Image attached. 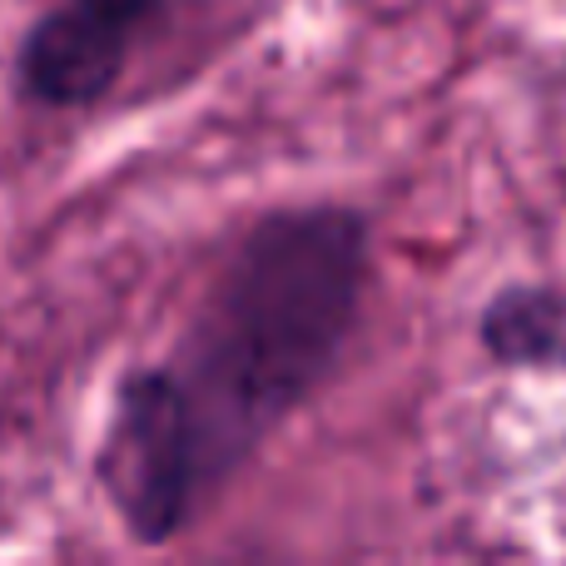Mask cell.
Segmentation results:
<instances>
[{"mask_svg": "<svg viewBox=\"0 0 566 566\" xmlns=\"http://www.w3.org/2000/svg\"><path fill=\"white\" fill-rule=\"evenodd\" d=\"M368 289V219L274 209L244 229L165 363L115 382L95 478L139 547L175 542L318 392Z\"/></svg>", "mask_w": 566, "mask_h": 566, "instance_id": "cell-1", "label": "cell"}, {"mask_svg": "<svg viewBox=\"0 0 566 566\" xmlns=\"http://www.w3.org/2000/svg\"><path fill=\"white\" fill-rule=\"evenodd\" d=\"M492 363L527 373L566 368V293L552 283H507L478 318Z\"/></svg>", "mask_w": 566, "mask_h": 566, "instance_id": "cell-3", "label": "cell"}, {"mask_svg": "<svg viewBox=\"0 0 566 566\" xmlns=\"http://www.w3.org/2000/svg\"><path fill=\"white\" fill-rule=\"evenodd\" d=\"M159 6L165 0H55L20 40V90L45 109L105 99Z\"/></svg>", "mask_w": 566, "mask_h": 566, "instance_id": "cell-2", "label": "cell"}]
</instances>
